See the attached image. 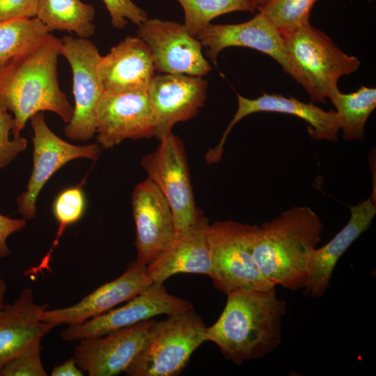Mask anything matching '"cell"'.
Wrapping results in <instances>:
<instances>
[{
	"mask_svg": "<svg viewBox=\"0 0 376 376\" xmlns=\"http://www.w3.org/2000/svg\"><path fill=\"white\" fill-rule=\"evenodd\" d=\"M218 320L205 327V341L219 348L224 358L236 364L264 357L281 342V323L286 303L275 287L268 290L238 289L226 294Z\"/></svg>",
	"mask_w": 376,
	"mask_h": 376,
	"instance_id": "6da1fadb",
	"label": "cell"
},
{
	"mask_svg": "<svg viewBox=\"0 0 376 376\" xmlns=\"http://www.w3.org/2000/svg\"><path fill=\"white\" fill-rule=\"evenodd\" d=\"M61 40L49 33L23 54L0 65V109L13 114L14 137L34 114L50 111L68 123L73 107L60 88L57 61Z\"/></svg>",
	"mask_w": 376,
	"mask_h": 376,
	"instance_id": "7a4b0ae2",
	"label": "cell"
},
{
	"mask_svg": "<svg viewBox=\"0 0 376 376\" xmlns=\"http://www.w3.org/2000/svg\"><path fill=\"white\" fill-rule=\"evenodd\" d=\"M323 228L309 207H292L259 226L253 256L263 276L292 291L305 288L310 256Z\"/></svg>",
	"mask_w": 376,
	"mask_h": 376,
	"instance_id": "3957f363",
	"label": "cell"
},
{
	"mask_svg": "<svg viewBox=\"0 0 376 376\" xmlns=\"http://www.w3.org/2000/svg\"><path fill=\"white\" fill-rule=\"evenodd\" d=\"M290 65V76L306 90L313 102H326L338 80L356 72L361 65L343 52L309 20L281 33Z\"/></svg>",
	"mask_w": 376,
	"mask_h": 376,
	"instance_id": "277c9868",
	"label": "cell"
},
{
	"mask_svg": "<svg viewBox=\"0 0 376 376\" xmlns=\"http://www.w3.org/2000/svg\"><path fill=\"white\" fill-rule=\"evenodd\" d=\"M259 226L216 221L206 227L211 267L209 276L226 295L233 290H268L276 287L256 263L253 250Z\"/></svg>",
	"mask_w": 376,
	"mask_h": 376,
	"instance_id": "5b68a950",
	"label": "cell"
},
{
	"mask_svg": "<svg viewBox=\"0 0 376 376\" xmlns=\"http://www.w3.org/2000/svg\"><path fill=\"white\" fill-rule=\"evenodd\" d=\"M205 329L194 308L156 321L142 349L125 373L130 376L178 375L205 341Z\"/></svg>",
	"mask_w": 376,
	"mask_h": 376,
	"instance_id": "8992f818",
	"label": "cell"
},
{
	"mask_svg": "<svg viewBox=\"0 0 376 376\" xmlns=\"http://www.w3.org/2000/svg\"><path fill=\"white\" fill-rule=\"evenodd\" d=\"M149 178L167 200L173 214L176 234L205 218L196 207L184 144L172 132L141 159Z\"/></svg>",
	"mask_w": 376,
	"mask_h": 376,
	"instance_id": "52a82bcc",
	"label": "cell"
},
{
	"mask_svg": "<svg viewBox=\"0 0 376 376\" xmlns=\"http://www.w3.org/2000/svg\"><path fill=\"white\" fill-rule=\"evenodd\" d=\"M61 55L68 61L72 72L75 107L64 128L71 140L86 141L96 132V112L103 93L97 64V48L86 38L65 36L61 39Z\"/></svg>",
	"mask_w": 376,
	"mask_h": 376,
	"instance_id": "ba28073f",
	"label": "cell"
},
{
	"mask_svg": "<svg viewBox=\"0 0 376 376\" xmlns=\"http://www.w3.org/2000/svg\"><path fill=\"white\" fill-rule=\"evenodd\" d=\"M33 130V170L26 190L17 198L18 212L22 218L36 217V203L45 183L68 162L78 158L95 159L99 153L97 144L76 146L63 140L47 126L43 112L30 118Z\"/></svg>",
	"mask_w": 376,
	"mask_h": 376,
	"instance_id": "9c48e42d",
	"label": "cell"
},
{
	"mask_svg": "<svg viewBox=\"0 0 376 376\" xmlns=\"http://www.w3.org/2000/svg\"><path fill=\"white\" fill-rule=\"evenodd\" d=\"M193 308L189 301L169 294L163 283H153L124 306L82 323L69 325L61 336L65 341L102 336L159 315L169 316Z\"/></svg>",
	"mask_w": 376,
	"mask_h": 376,
	"instance_id": "30bf717a",
	"label": "cell"
},
{
	"mask_svg": "<svg viewBox=\"0 0 376 376\" xmlns=\"http://www.w3.org/2000/svg\"><path fill=\"white\" fill-rule=\"evenodd\" d=\"M136 36L148 46L158 72L202 77L211 70L202 44L183 24L148 18L138 26Z\"/></svg>",
	"mask_w": 376,
	"mask_h": 376,
	"instance_id": "8fae6325",
	"label": "cell"
},
{
	"mask_svg": "<svg viewBox=\"0 0 376 376\" xmlns=\"http://www.w3.org/2000/svg\"><path fill=\"white\" fill-rule=\"evenodd\" d=\"M97 143L109 149L128 139L155 136V123L148 92H103L96 112Z\"/></svg>",
	"mask_w": 376,
	"mask_h": 376,
	"instance_id": "7c38bea8",
	"label": "cell"
},
{
	"mask_svg": "<svg viewBox=\"0 0 376 376\" xmlns=\"http://www.w3.org/2000/svg\"><path fill=\"white\" fill-rule=\"evenodd\" d=\"M237 109L226 127L217 146L205 155L207 164H215L221 159L224 146L233 127L243 118L257 112H277L297 116L308 123V134L315 140L336 141L341 121L334 110L324 111L313 102L305 103L292 97L264 93L255 99H249L237 94Z\"/></svg>",
	"mask_w": 376,
	"mask_h": 376,
	"instance_id": "4fadbf2b",
	"label": "cell"
},
{
	"mask_svg": "<svg viewBox=\"0 0 376 376\" xmlns=\"http://www.w3.org/2000/svg\"><path fill=\"white\" fill-rule=\"evenodd\" d=\"M131 201L136 226V262L147 266L174 240V217L163 194L148 178L134 187Z\"/></svg>",
	"mask_w": 376,
	"mask_h": 376,
	"instance_id": "5bb4252c",
	"label": "cell"
},
{
	"mask_svg": "<svg viewBox=\"0 0 376 376\" xmlns=\"http://www.w3.org/2000/svg\"><path fill=\"white\" fill-rule=\"evenodd\" d=\"M154 319L110 332L83 338L73 358L89 376H115L125 372L142 349Z\"/></svg>",
	"mask_w": 376,
	"mask_h": 376,
	"instance_id": "9a60e30c",
	"label": "cell"
},
{
	"mask_svg": "<svg viewBox=\"0 0 376 376\" xmlns=\"http://www.w3.org/2000/svg\"><path fill=\"white\" fill-rule=\"evenodd\" d=\"M207 81L185 74L155 75L148 91L155 123V137L172 132L174 125L196 115L206 99Z\"/></svg>",
	"mask_w": 376,
	"mask_h": 376,
	"instance_id": "2e32d148",
	"label": "cell"
},
{
	"mask_svg": "<svg viewBox=\"0 0 376 376\" xmlns=\"http://www.w3.org/2000/svg\"><path fill=\"white\" fill-rule=\"evenodd\" d=\"M196 38L207 48V56L214 63L220 52L226 47H248L269 56L282 66L285 72L291 74L282 36L261 12L242 23L209 24Z\"/></svg>",
	"mask_w": 376,
	"mask_h": 376,
	"instance_id": "e0dca14e",
	"label": "cell"
},
{
	"mask_svg": "<svg viewBox=\"0 0 376 376\" xmlns=\"http://www.w3.org/2000/svg\"><path fill=\"white\" fill-rule=\"evenodd\" d=\"M152 283L146 266L132 263L119 277L102 285L77 304L54 310L46 309L42 314V320L54 326L80 324L129 301Z\"/></svg>",
	"mask_w": 376,
	"mask_h": 376,
	"instance_id": "ac0fdd59",
	"label": "cell"
},
{
	"mask_svg": "<svg viewBox=\"0 0 376 376\" xmlns=\"http://www.w3.org/2000/svg\"><path fill=\"white\" fill-rule=\"evenodd\" d=\"M97 72L103 92H148L155 76L148 46L130 36L100 56Z\"/></svg>",
	"mask_w": 376,
	"mask_h": 376,
	"instance_id": "d6986e66",
	"label": "cell"
},
{
	"mask_svg": "<svg viewBox=\"0 0 376 376\" xmlns=\"http://www.w3.org/2000/svg\"><path fill=\"white\" fill-rule=\"evenodd\" d=\"M346 225L326 244L311 253L307 269L306 292L312 298L322 297L330 285L336 265L352 244L370 227L376 214V205L367 198L351 206Z\"/></svg>",
	"mask_w": 376,
	"mask_h": 376,
	"instance_id": "ffe728a7",
	"label": "cell"
},
{
	"mask_svg": "<svg viewBox=\"0 0 376 376\" xmlns=\"http://www.w3.org/2000/svg\"><path fill=\"white\" fill-rule=\"evenodd\" d=\"M47 307L37 304L32 289L26 288L14 302L0 308V373L8 361L55 327L42 320Z\"/></svg>",
	"mask_w": 376,
	"mask_h": 376,
	"instance_id": "44dd1931",
	"label": "cell"
},
{
	"mask_svg": "<svg viewBox=\"0 0 376 376\" xmlns=\"http://www.w3.org/2000/svg\"><path fill=\"white\" fill-rule=\"evenodd\" d=\"M207 219L176 234L172 243L146 266L152 283H163L181 273L209 276L211 260L206 235Z\"/></svg>",
	"mask_w": 376,
	"mask_h": 376,
	"instance_id": "7402d4cb",
	"label": "cell"
},
{
	"mask_svg": "<svg viewBox=\"0 0 376 376\" xmlns=\"http://www.w3.org/2000/svg\"><path fill=\"white\" fill-rule=\"evenodd\" d=\"M95 8L80 0H38L36 17L49 30L74 32L87 38L95 32Z\"/></svg>",
	"mask_w": 376,
	"mask_h": 376,
	"instance_id": "603a6c76",
	"label": "cell"
},
{
	"mask_svg": "<svg viewBox=\"0 0 376 376\" xmlns=\"http://www.w3.org/2000/svg\"><path fill=\"white\" fill-rule=\"evenodd\" d=\"M328 98L340 118L344 140H363L365 125L376 107V88L361 86L355 92L343 93L336 86Z\"/></svg>",
	"mask_w": 376,
	"mask_h": 376,
	"instance_id": "cb8c5ba5",
	"label": "cell"
},
{
	"mask_svg": "<svg viewBox=\"0 0 376 376\" xmlns=\"http://www.w3.org/2000/svg\"><path fill=\"white\" fill-rule=\"evenodd\" d=\"M50 33L36 17L0 22V65L23 54Z\"/></svg>",
	"mask_w": 376,
	"mask_h": 376,
	"instance_id": "d4e9b609",
	"label": "cell"
},
{
	"mask_svg": "<svg viewBox=\"0 0 376 376\" xmlns=\"http://www.w3.org/2000/svg\"><path fill=\"white\" fill-rule=\"evenodd\" d=\"M185 13L184 26L196 37L214 18L234 11L253 12L256 8L249 0H177Z\"/></svg>",
	"mask_w": 376,
	"mask_h": 376,
	"instance_id": "484cf974",
	"label": "cell"
},
{
	"mask_svg": "<svg viewBox=\"0 0 376 376\" xmlns=\"http://www.w3.org/2000/svg\"><path fill=\"white\" fill-rule=\"evenodd\" d=\"M86 197L81 185L68 187L61 191L55 198L52 205V212L58 223L56 238L49 252L38 265L41 269L48 268L52 251L65 228L79 221L86 210Z\"/></svg>",
	"mask_w": 376,
	"mask_h": 376,
	"instance_id": "4316f807",
	"label": "cell"
},
{
	"mask_svg": "<svg viewBox=\"0 0 376 376\" xmlns=\"http://www.w3.org/2000/svg\"><path fill=\"white\" fill-rule=\"evenodd\" d=\"M317 0H269L258 7L277 28L280 33L309 20L311 10Z\"/></svg>",
	"mask_w": 376,
	"mask_h": 376,
	"instance_id": "83f0119b",
	"label": "cell"
},
{
	"mask_svg": "<svg viewBox=\"0 0 376 376\" xmlns=\"http://www.w3.org/2000/svg\"><path fill=\"white\" fill-rule=\"evenodd\" d=\"M31 343L2 368L0 376H46L40 357V342Z\"/></svg>",
	"mask_w": 376,
	"mask_h": 376,
	"instance_id": "f1b7e54d",
	"label": "cell"
},
{
	"mask_svg": "<svg viewBox=\"0 0 376 376\" xmlns=\"http://www.w3.org/2000/svg\"><path fill=\"white\" fill-rule=\"evenodd\" d=\"M15 126L14 118L8 111L0 109V169L8 166L21 152L26 150L27 140L19 136L10 139Z\"/></svg>",
	"mask_w": 376,
	"mask_h": 376,
	"instance_id": "f546056e",
	"label": "cell"
},
{
	"mask_svg": "<svg viewBox=\"0 0 376 376\" xmlns=\"http://www.w3.org/2000/svg\"><path fill=\"white\" fill-rule=\"evenodd\" d=\"M111 17L112 26L123 29L128 20L139 26L148 19L146 11L132 0H102Z\"/></svg>",
	"mask_w": 376,
	"mask_h": 376,
	"instance_id": "4dcf8cb0",
	"label": "cell"
},
{
	"mask_svg": "<svg viewBox=\"0 0 376 376\" xmlns=\"http://www.w3.org/2000/svg\"><path fill=\"white\" fill-rule=\"evenodd\" d=\"M38 0H0V22L36 17Z\"/></svg>",
	"mask_w": 376,
	"mask_h": 376,
	"instance_id": "1f68e13d",
	"label": "cell"
},
{
	"mask_svg": "<svg viewBox=\"0 0 376 376\" xmlns=\"http://www.w3.org/2000/svg\"><path fill=\"white\" fill-rule=\"evenodd\" d=\"M26 224V220L24 218L13 219L0 214V258L10 254V249L6 242L8 237L11 234L22 230Z\"/></svg>",
	"mask_w": 376,
	"mask_h": 376,
	"instance_id": "d6a6232c",
	"label": "cell"
},
{
	"mask_svg": "<svg viewBox=\"0 0 376 376\" xmlns=\"http://www.w3.org/2000/svg\"><path fill=\"white\" fill-rule=\"evenodd\" d=\"M52 376H83V370L79 368L74 358H70L59 366H55L51 372Z\"/></svg>",
	"mask_w": 376,
	"mask_h": 376,
	"instance_id": "836d02e7",
	"label": "cell"
},
{
	"mask_svg": "<svg viewBox=\"0 0 376 376\" xmlns=\"http://www.w3.org/2000/svg\"><path fill=\"white\" fill-rule=\"evenodd\" d=\"M7 290V285L4 279L0 278V308L3 304V299Z\"/></svg>",
	"mask_w": 376,
	"mask_h": 376,
	"instance_id": "e575fe53",
	"label": "cell"
},
{
	"mask_svg": "<svg viewBox=\"0 0 376 376\" xmlns=\"http://www.w3.org/2000/svg\"><path fill=\"white\" fill-rule=\"evenodd\" d=\"M257 9L258 7L266 3L269 0H249Z\"/></svg>",
	"mask_w": 376,
	"mask_h": 376,
	"instance_id": "d590c367",
	"label": "cell"
},
{
	"mask_svg": "<svg viewBox=\"0 0 376 376\" xmlns=\"http://www.w3.org/2000/svg\"><path fill=\"white\" fill-rule=\"evenodd\" d=\"M374 0H367L368 2L370 3L372 1H373Z\"/></svg>",
	"mask_w": 376,
	"mask_h": 376,
	"instance_id": "8d00e7d4",
	"label": "cell"
}]
</instances>
